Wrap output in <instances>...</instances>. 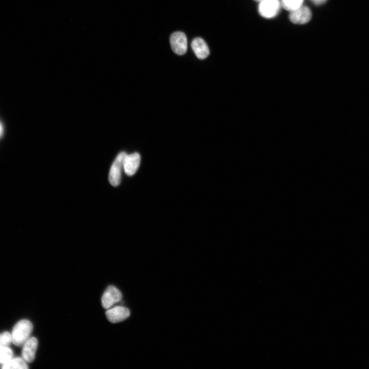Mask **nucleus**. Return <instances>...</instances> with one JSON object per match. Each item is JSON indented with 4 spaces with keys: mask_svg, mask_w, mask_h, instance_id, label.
<instances>
[{
    "mask_svg": "<svg viewBox=\"0 0 369 369\" xmlns=\"http://www.w3.org/2000/svg\"><path fill=\"white\" fill-rule=\"evenodd\" d=\"M27 362L22 357L12 358L3 366L4 369H27L28 366Z\"/></svg>",
    "mask_w": 369,
    "mask_h": 369,
    "instance_id": "11",
    "label": "nucleus"
},
{
    "mask_svg": "<svg viewBox=\"0 0 369 369\" xmlns=\"http://www.w3.org/2000/svg\"><path fill=\"white\" fill-rule=\"evenodd\" d=\"M13 343L12 333L5 332L0 334V346L9 347Z\"/></svg>",
    "mask_w": 369,
    "mask_h": 369,
    "instance_id": "14",
    "label": "nucleus"
},
{
    "mask_svg": "<svg viewBox=\"0 0 369 369\" xmlns=\"http://www.w3.org/2000/svg\"><path fill=\"white\" fill-rule=\"evenodd\" d=\"M122 299V294L115 286H109L104 292L102 298V304L105 309H109L113 305Z\"/></svg>",
    "mask_w": 369,
    "mask_h": 369,
    "instance_id": "5",
    "label": "nucleus"
},
{
    "mask_svg": "<svg viewBox=\"0 0 369 369\" xmlns=\"http://www.w3.org/2000/svg\"><path fill=\"white\" fill-rule=\"evenodd\" d=\"M304 0H281L282 7L291 12L303 6Z\"/></svg>",
    "mask_w": 369,
    "mask_h": 369,
    "instance_id": "13",
    "label": "nucleus"
},
{
    "mask_svg": "<svg viewBox=\"0 0 369 369\" xmlns=\"http://www.w3.org/2000/svg\"><path fill=\"white\" fill-rule=\"evenodd\" d=\"M4 132L3 126L1 123H0V136H1Z\"/></svg>",
    "mask_w": 369,
    "mask_h": 369,
    "instance_id": "16",
    "label": "nucleus"
},
{
    "mask_svg": "<svg viewBox=\"0 0 369 369\" xmlns=\"http://www.w3.org/2000/svg\"><path fill=\"white\" fill-rule=\"evenodd\" d=\"M38 346V339L35 337H30L23 345L22 356L27 362L31 363L35 360Z\"/></svg>",
    "mask_w": 369,
    "mask_h": 369,
    "instance_id": "7",
    "label": "nucleus"
},
{
    "mask_svg": "<svg viewBox=\"0 0 369 369\" xmlns=\"http://www.w3.org/2000/svg\"><path fill=\"white\" fill-rule=\"evenodd\" d=\"M13 356V351L11 348L0 346V367L2 368Z\"/></svg>",
    "mask_w": 369,
    "mask_h": 369,
    "instance_id": "12",
    "label": "nucleus"
},
{
    "mask_svg": "<svg viewBox=\"0 0 369 369\" xmlns=\"http://www.w3.org/2000/svg\"><path fill=\"white\" fill-rule=\"evenodd\" d=\"M170 45L174 52L178 55L185 54L187 50V38L182 32H175L170 38Z\"/></svg>",
    "mask_w": 369,
    "mask_h": 369,
    "instance_id": "4",
    "label": "nucleus"
},
{
    "mask_svg": "<svg viewBox=\"0 0 369 369\" xmlns=\"http://www.w3.org/2000/svg\"><path fill=\"white\" fill-rule=\"evenodd\" d=\"M126 155L125 152L121 153L111 167L109 174V181L113 186L117 187L121 183L123 162Z\"/></svg>",
    "mask_w": 369,
    "mask_h": 369,
    "instance_id": "2",
    "label": "nucleus"
},
{
    "mask_svg": "<svg viewBox=\"0 0 369 369\" xmlns=\"http://www.w3.org/2000/svg\"><path fill=\"white\" fill-rule=\"evenodd\" d=\"M191 47L198 59H205L210 54L207 43L201 38H194L192 41Z\"/></svg>",
    "mask_w": 369,
    "mask_h": 369,
    "instance_id": "10",
    "label": "nucleus"
},
{
    "mask_svg": "<svg viewBox=\"0 0 369 369\" xmlns=\"http://www.w3.org/2000/svg\"><path fill=\"white\" fill-rule=\"evenodd\" d=\"M140 162V156L135 153L126 155L123 162V169L125 174L128 176H133L137 171Z\"/></svg>",
    "mask_w": 369,
    "mask_h": 369,
    "instance_id": "8",
    "label": "nucleus"
},
{
    "mask_svg": "<svg viewBox=\"0 0 369 369\" xmlns=\"http://www.w3.org/2000/svg\"><path fill=\"white\" fill-rule=\"evenodd\" d=\"M33 330L32 323L28 320H23L14 326L12 333L13 343L16 346H23L31 337Z\"/></svg>",
    "mask_w": 369,
    "mask_h": 369,
    "instance_id": "1",
    "label": "nucleus"
},
{
    "mask_svg": "<svg viewBox=\"0 0 369 369\" xmlns=\"http://www.w3.org/2000/svg\"><path fill=\"white\" fill-rule=\"evenodd\" d=\"M316 5H322L326 3L327 0H311Z\"/></svg>",
    "mask_w": 369,
    "mask_h": 369,
    "instance_id": "15",
    "label": "nucleus"
},
{
    "mask_svg": "<svg viewBox=\"0 0 369 369\" xmlns=\"http://www.w3.org/2000/svg\"><path fill=\"white\" fill-rule=\"evenodd\" d=\"M312 18V12L307 7L301 8L290 12L289 19L294 24L302 25L308 23Z\"/></svg>",
    "mask_w": 369,
    "mask_h": 369,
    "instance_id": "9",
    "label": "nucleus"
},
{
    "mask_svg": "<svg viewBox=\"0 0 369 369\" xmlns=\"http://www.w3.org/2000/svg\"><path fill=\"white\" fill-rule=\"evenodd\" d=\"M255 1H257V2H260H260H262V1H263V0H255Z\"/></svg>",
    "mask_w": 369,
    "mask_h": 369,
    "instance_id": "17",
    "label": "nucleus"
},
{
    "mask_svg": "<svg viewBox=\"0 0 369 369\" xmlns=\"http://www.w3.org/2000/svg\"><path fill=\"white\" fill-rule=\"evenodd\" d=\"M280 8L278 0H263L259 6L260 15L266 19H271L277 16Z\"/></svg>",
    "mask_w": 369,
    "mask_h": 369,
    "instance_id": "3",
    "label": "nucleus"
},
{
    "mask_svg": "<svg viewBox=\"0 0 369 369\" xmlns=\"http://www.w3.org/2000/svg\"><path fill=\"white\" fill-rule=\"evenodd\" d=\"M129 310L124 307L116 306L108 309L106 312V318L111 323H118L125 321L130 316Z\"/></svg>",
    "mask_w": 369,
    "mask_h": 369,
    "instance_id": "6",
    "label": "nucleus"
}]
</instances>
